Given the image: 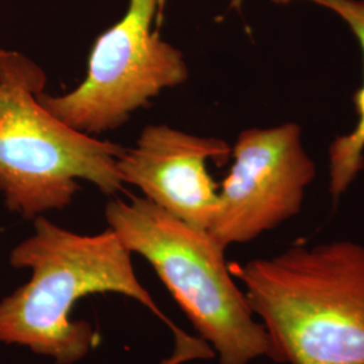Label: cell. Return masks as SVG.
Listing matches in <instances>:
<instances>
[{
    "mask_svg": "<svg viewBox=\"0 0 364 364\" xmlns=\"http://www.w3.org/2000/svg\"><path fill=\"white\" fill-rule=\"evenodd\" d=\"M46 75L9 50L0 58V193L9 210L34 220L64 209L78 180L105 195L123 189L117 159L126 147L69 127L39 100Z\"/></svg>",
    "mask_w": 364,
    "mask_h": 364,
    "instance_id": "3",
    "label": "cell"
},
{
    "mask_svg": "<svg viewBox=\"0 0 364 364\" xmlns=\"http://www.w3.org/2000/svg\"><path fill=\"white\" fill-rule=\"evenodd\" d=\"M281 364H364V245L296 243L230 263Z\"/></svg>",
    "mask_w": 364,
    "mask_h": 364,
    "instance_id": "2",
    "label": "cell"
},
{
    "mask_svg": "<svg viewBox=\"0 0 364 364\" xmlns=\"http://www.w3.org/2000/svg\"><path fill=\"white\" fill-rule=\"evenodd\" d=\"M165 1L129 0L124 15L96 39L84 81L60 96L41 92L42 105L69 127L97 136L183 84L189 76L183 54L153 28Z\"/></svg>",
    "mask_w": 364,
    "mask_h": 364,
    "instance_id": "5",
    "label": "cell"
},
{
    "mask_svg": "<svg viewBox=\"0 0 364 364\" xmlns=\"http://www.w3.org/2000/svg\"><path fill=\"white\" fill-rule=\"evenodd\" d=\"M105 219L132 254L151 264L219 364H250L260 358L275 362L272 340L237 287L225 248L208 231L146 197L109 201Z\"/></svg>",
    "mask_w": 364,
    "mask_h": 364,
    "instance_id": "4",
    "label": "cell"
},
{
    "mask_svg": "<svg viewBox=\"0 0 364 364\" xmlns=\"http://www.w3.org/2000/svg\"><path fill=\"white\" fill-rule=\"evenodd\" d=\"M231 149L219 138L149 124L136 144L120 154L117 170L123 183L139 188L159 208L208 231L219 207V186L209 174L208 161L225 164Z\"/></svg>",
    "mask_w": 364,
    "mask_h": 364,
    "instance_id": "7",
    "label": "cell"
},
{
    "mask_svg": "<svg viewBox=\"0 0 364 364\" xmlns=\"http://www.w3.org/2000/svg\"><path fill=\"white\" fill-rule=\"evenodd\" d=\"M9 52V50H6V49H0V58L6 54V53Z\"/></svg>",
    "mask_w": 364,
    "mask_h": 364,
    "instance_id": "10",
    "label": "cell"
},
{
    "mask_svg": "<svg viewBox=\"0 0 364 364\" xmlns=\"http://www.w3.org/2000/svg\"><path fill=\"white\" fill-rule=\"evenodd\" d=\"M129 248L111 228L82 235L38 216L34 232L13 248L10 263L28 269L25 285L0 299V343L26 347L55 364H76L99 344L93 326L72 317L78 301L115 293L138 301L183 336L138 279Z\"/></svg>",
    "mask_w": 364,
    "mask_h": 364,
    "instance_id": "1",
    "label": "cell"
},
{
    "mask_svg": "<svg viewBox=\"0 0 364 364\" xmlns=\"http://www.w3.org/2000/svg\"><path fill=\"white\" fill-rule=\"evenodd\" d=\"M278 6L308 3L335 14L358 41L363 58V82L353 93L356 123L350 132L336 136L328 147L329 193L333 201L348 192L364 170V0H270Z\"/></svg>",
    "mask_w": 364,
    "mask_h": 364,
    "instance_id": "8",
    "label": "cell"
},
{
    "mask_svg": "<svg viewBox=\"0 0 364 364\" xmlns=\"http://www.w3.org/2000/svg\"><path fill=\"white\" fill-rule=\"evenodd\" d=\"M245 0H232L231 1V7H234V9H239L240 6H242V3H243Z\"/></svg>",
    "mask_w": 364,
    "mask_h": 364,
    "instance_id": "9",
    "label": "cell"
},
{
    "mask_svg": "<svg viewBox=\"0 0 364 364\" xmlns=\"http://www.w3.org/2000/svg\"><path fill=\"white\" fill-rule=\"evenodd\" d=\"M231 156L208 230L224 248L248 243L297 216L316 178L302 127L294 122L242 131Z\"/></svg>",
    "mask_w": 364,
    "mask_h": 364,
    "instance_id": "6",
    "label": "cell"
}]
</instances>
